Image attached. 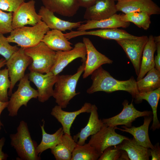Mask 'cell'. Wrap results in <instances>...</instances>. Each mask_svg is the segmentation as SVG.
Returning a JSON list of instances; mask_svg holds the SVG:
<instances>
[{"instance_id": "obj_27", "label": "cell", "mask_w": 160, "mask_h": 160, "mask_svg": "<svg viewBox=\"0 0 160 160\" xmlns=\"http://www.w3.org/2000/svg\"><path fill=\"white\" fill-rule=\"evenodd\" d=\"M77 145L71 134L65 133L61 141L51 149L56 160H71L72 153Z\"/></svg>"}, {"instance_id": "obj_4", "label": "cell", "mask_w": 160, "mask_h": 160, "mask_svg": "<svg viewBox=\"0 0 160 160\" xmlns=\"http://www.w3.org/2000/svg\"><path fill=\"white\" fill-rule=\"evenodd\" d=\"M50 30L41 21L31 27L24 26L14 29L7 37L9 42L15 43L20 47H31L41 41L44 35Z\"/></svg>"}, {"instance_id": "obj_3", "label": "cell", "mask_w": 160, "mask_h": 160, "mask_svg": "<svg viewBox=\"0 0 160 160\" xmlns=\"http://www.w3.org/2000/svg\"><path fill=\"white\" fill-rule=\"evenodd\" d=\"M85 62H82L74 74L57 76L52 96L57 105L62 108H66L70 101L80 93H76V89L79 80L84 71Z\"/></svg>"}, {"instance_id": "obj_15", "label": "cell", "mask_w": 160, "mask_h": 160, "mask_svg": "<svg viewBox=\"0 0 160 160\" xmlns=\"http://www.w3.org/2000/svg\"><path fill=\"white\" fill-rule=\"evenodd\" d=\"M117 11L125 14L144 12L150 16L160 13V7L152 0H122L116 4Z\"/></svg>"}, {"instance_id": "obj_42", "label": "cell", "mask_w": 160, "mask_h": 160, "mask_svg": "<svg viewBox=\"0 0 160 160\" xmlns=\"http://www.w3.org/2000/svg\"><path fill=\"white\" fill-rule=\"evenodd\" d=\"M8 104V101L3 102L0 101V126H3V125L0 120L1 114L3 110L6 108H7Z\"/></svg>"}, {"instance_id": "obj_7", "label": "cell", "mask_w": 160, "mask_h": 160, "mask_svg": "<svg viewBox=\"0 0 160 160\" xmlns=\"http://www.w3.org/2000/svg\"><path fill=\"white\" fill-rule=\"evenodd\" d=\"M32 61L31 58L27 55L25 49L20 47L7 61L6 65L11 82L8 92L11 96L15 84L25 76L27 67Z\"/></svg>"}, {"instance_id": "obj_28", "label": "cell", "mask_w": 160, "mask_h": 160, "mask_svg": "<svg viewBox=\"0 0 160 160\" xmlns=\"http://www.w3.org/2000/svg\"><path fill=\"white\" fill-rule=\"evenodd\" d=\"M160 98V87L154 90L146 92H139L137 103L141 102L143 100L147 101L152 110L153 123L151 129L154 131L160 128V123L157 115L158 103Z\"/></svg>"}, {"instance_id": "obj_32", "label": "cell", "mask_w": 160, "mask_h": 160, "mask_svg": "<svg viewBox=\"0 0 160 160\" xmlns=\"http://www.w3.org/2000/svg\"><path fill=\"white\" fill-rule=\"evenodd\" d=\"M121 20L125 22H132L140 28L147 30L151 23L150 16L144 12H134L122 14Z\"/></svg>"}, {"instance_id": "obj_11", "label": "cell", "mask_w": 160, "mask_h": 160, "mask_svg": "<svg viewBox=\"0 0 160 160\" xmlns=\"http://www.w3.org/2000/svg\"><path fill=\"white\" fill-rule=\"evenodd\" d=\"M86 56L85 45L81 42L76 44L69 50L56 51L55 62L50 72L58 75L69 63L77 58H80L82 62H85Z\"/></svg>"}, {"instance_id": "obj_5", "label": "cell", "mask_w": 160, "mask_h": 160, "mask_svg": "<svg viewBox=\"0 0 160 160\" xmlns=\"http://www.w3.org/2000/svg\"><path fill=\"white\" fill-rule=\"evenodd\" d=\"M25 52L32 59L28 67L30 71L42 74L50 72L55 62L56 51L41 41L35 46L25 49Z\"/></svg>"}, {"instance_id": "obj_29", "label": "cell", "mask_w": 160, "mask_h": 160, "mask_svg": "<svg viewBox=\"0 0 160 160\" xmlns=\"http://www.w3.org/2000/svg\"><path fill=\"white\" fill-rule=\"evenodd\" d=\"M43 122V125H40L42 135L41 140L36 148L37 153L39 156L45 151L49 149H51L58 144L61 141L64 134L62 127L59 128L53 134L47 133L44 129V120Z\"/></svg>"}, {"instance_id": "obj_44", "label": "cell", "mask_w": 160, "mask_h": 160, "mask_svg": "<svg viewBox=\"0 0 160 160\" xmlns=\"http://www.w3.org/2000/svg\"><path fill=\"white\" fill-rule=\"evenodd\" d=\"M114 1H121V0H114Z\"/></svg>"}, {"instance_id": "obj_1", "label": "cell", "mask_w": 160, "mask_h": 160, "mask_svg": "<svg viewBox=\"0 0 160 160\" xmlns=\"http://www.w3.org/2000/svg\"><path fill=\"white\" fill-rule=\"evenodd\" d=\"M92 84L87 92L93 94L98 91L111 93L117 91H124L130 94L137 103L139 92L136 81L132 76L127 80L121 81L114 78L110 73L101 66L95 70L91 75Z\"/></svg>"}, {"instance_id": "obj_22", "label": "cell", "mask_w": 160, "mask_h": 160, "mask_svg": "<svg viewBox=\"0 0 160 160\" xmlns=\"http://www.w3.org/2000/svg\"><path fill=\"white\" fill-rule=\"evenodd\" d=\"M45 8L61 16L72 17L80 7L78 0H41Z\"/></svg>"}, {"instance_id": "obj_43", "label": "cell", "mask_w": 160, "mask_h": 160, "mask_svg": "<svg viewBox=\"0 0 160 160\" xmlns=\"http://www.w3.org/2000/svg\"><path fill=\"white\" fill-rule=\"evenodd\" d=\"M6 62L5 59L1 58L0 59V68L6 65Z\"/></svg>"}, {"instance_id": "obj_19", "label": "cell", "mask_w": 160, "mask_h": 160, "mask_svg": "<svg viewBox=\"0 0 160 160\" xmlns=\"http://www.w3.org/2000/svg\"><path fill=\"white\" fill-rule=\"evenodd\" d=\"M97 110L95 104H92L87 123L79 132L73 136V139L77 145L84 144L89 136L96 134L103 126L104 124L102 120L99 119Z\"/></svg>"}, {"instance_id": "obj_9", "label": "cell", "mask_w": 160, "mask_h": 160, "mask_svg": "<svg viewBox=\"0 0 160 160\" xmlns=\"http://www.w3.org/2000/svg\"><path fill=\"white\" fill-rule=\"evenodd\" d=\"M122 104L123 108L121 111L111 118L103 119L102 120L104 124L113 127L123 125L129 128L132 126V123L137 118L153 115L151 111H141L137 110L134 106L132 101L129 104L127 100H125Z\"/></svg>"}, {"instance_id": "obj_25", "label": "cell", "mask_w": 160, "mask_h": 160, "mask_svg": "<svg viewBox=\"0 0 160 160\" xmlns=\"http://www.w3.org/2000/svg\"><path fill=\"white\" fill-rule=\"evenodd\" d=\"M41 41L55 51H66L72 49V44L68 41L62 31L57 30H49Z\"/></svg>"}, {"instance_id": "obj_17", "label": "cell", "mask_w": 160, "mask_h": 160, "mask_svg": "<svg viewBox=\"0 0 160 160\" xmlns=\"http://www.w3.org/2000/svg\"><path fill=\"white\" fill-rule=\"evenodd\" d=\"M83 35L96 36L103 39L116 41L126 39H135L137 37L125 31L117 28L101 29L90 31H71L66 34V36L68 39Z\"/></svg>"}, {"instance_id": "obj_8", "label": "cell", "mask_w": 160, "mask_h": 160, "mask_svg": "<svg viewBox=\"0 0 160 160\" xmlns=\"http://www.w3.org/2000/svg\"><path fill=\"white\" fill-rule=\"evenodd\" d=\"M115 127L104 124L95 134L91 135L88 143L96 150L100 156L107 148L117 145L124 139L129 138L117 133Z\"/></svg>"}, {"instance_id": "obj_38", "label": "cell", "mask_w": 160, "mask_h": 160, "mask_svg": "<svg viewBox=\"0 0 160 160\" xmlns=\"http://www.w3.org/2000/svg\"><path fill=\"white\" fill-rule=\"evenodd\" d=\"M152 160H160V147L159 143L154 145L153 149L149 148Z\"/></svg>"}, {"instance_id": "obj_34", "label": "cell", "mask_w": 160, "mask_h": 160, "mask_svg": "<svg viewBox=\"0 0 160 160\" xmlns=\"http://www.w3.org/2000/svg\"><path fill=\"white\" fill-rule=\"evenodd\" d=\"M7 68L0 70V101H8V89L11 85Z\"/></svg>"}, {"instance_id": "obj_40", "label": "cell", "mask_w": 160, "mask_h": 160, "mask_svg": "<svg viewBox=\"0 0 160 160\" xmlns=\"http://www.w3.org/2000/svg\"><path fill=\"white\" fill-rule=\"evenodd\" d=\"M98 0H78L80 7L86 8L94 4Z\"/></svg>"}, {"instance_id": "obj_36", "label": "cell", "mask_w": 160, "mask_h": 160, "mask_svg": "<svg viewBox=\"0 0 160 160\" xmlns=\"http://www.w3.org/2000/svg\"><path fill=\"white\" fill-rule=\"evenodd\" d=\"M12 12L7 13L0 9V33H8L12 31Z\"/></svg>"}, {"instance_id": "obj_30", "label": "cell", "mask_w": 160, "mask_h": 160, "mask_svg": "<svg viewBox=\"0 0 160 160\" xmlns=\"http://www.w3.org/2000/svg\"><path fill=\"white\" fill-rule=\"evenodd\" d=\"M147 73L145 77L136 81L139 92H148L160 87V71L154 67Z\"/></svg>"}, {"instance_id": "obj_33", "label": "cell", "mask_w": 160, "mask_h": 160, "mask_svg": "<svg viewBox=\"0 0 160 160\" xmlns=\"http://www.w3.org/2000/svg\"><path fill=\"white\" fill-rule=\"evenodd\" d=\"M98 160H129L125 151L117 148L115 146L106 148L98 159Z\"/></svg>"}, {"instance_id": "obj_12", "label": "cell", "mask_w": 160, "mask_h": 160, "mask_svg": "<svg viewBox=\"0 0 160 160\" xmlns=\"http://www.w3.org/2000/svg\"><path fill=\"white\" fill-rule=\"evenodd\" d=\"M35 4L34 0L25 2L13 13L12 22L13 30L27 25L34 26L42 21L41 16L36 11Z\"/></svg>"}, {"instance_id": "obj_21", "label": "cell", "mask_w": 160, "mask_h": 160, "mask_svg": "<svg viewBox=\"0 0 160 160\" xmlns=\"http://www.w3.org/2000/svg\"><path fill=\"white\" fill-rule=\"evenodd\" d=\"M144 122L143 125L139 127L132 126L127 127L125 126H121L123 129L115 127L116 129L126 132L131 134L137 143L144 147L153 149L154 145L151 143L148 135L149 125L153 120L152 115L144 117Z\"/></svg>"}, {"instance_id": "obj_24", "label": "cell", "mask_w": 160, "mask_h": 160, "mask_svg": "<svg viewBox=\"0 0 160 160\" xmlns=\"http://www.w3.org/2000/svg\"><path fill=\"white\" fill-rule=\"evenodd\" d=\"M115 146L117 148L126 151L129 160H149L151 156L149 148L139 145L133 137L124 139Z\"/></svg>"}, {"instance_id": "obj_14", "label": "cell", "mask_w": 160, "mask_h": 160, "mask_svg": "<svg viewBox=\"0 0 160 160\" xmlns=\"http://www.w3.org/2000/svg\"><path fill=\"white\" fill-rule=\"evenodd\" d=\"M83 42L86 47L87 55L82 76L83 79L87 77L102 65L112 63L113 61L97 51L89 38L83 37Z\"/></svg>"}, {"instance_id": "obj_31", "label": "cell", "mask_w": 160, "mask_h": 160, "mask_svg": "<svg viewBox=\"0 0 160 160\" xmlns=\"http://www.w3.org/2000/svg\"><path fill=\"white\" fill-rule=\"evenodd\" d=\"M100 156L95 149L88 143L77 144L72 153L71 160H96Z\"/></svg>"}, {"instance_id": "obj_39", "label": "cell", "mask_w": 160, "mask_h": 160, "mask_svg": "<svg viewBox=\"0 0 160 160\" xmlns=\"http://www.w3.org/2000/svg\"><path fill=\"white\" fill-rule=\"evenodd\" d=\"M156 45L157 55L154 57L155 67L160 71V41L155 42Z\"/></svg>"}, {"instance_id": "obj_26", "label": "cell", "mask_w": 160, "mask_h": 160, "mask_svg": "<svg viewBox=\"0 0 160 160\" xmlns=\"http://www.w3.org/2000/svg\"><path fill=\"white\" fill-rule=\"evenodd\" d=\"M156 49L154 36L151 35L143 50L140 72L136 81L143 78L149 71L155 67L154 54Z\"/></svg>"}, {"instance_id": "obj_23", "label": "cell", "mask_w": 160, "mask_h": 160, "mask_svg": "<svg viewBox=\"0 0 160 160\" xmlns=\"http://www.w3.org/2000/svg\"><path fill=\"white\" fill-rule=\"evenodd\" d=\"M121 14H115L112 16L99 20H87L77 28V31H87L96 28L109 29L122 27L125 28L130 24L129 22L122 21Z\"/></svg>"}, {"instance_id": "obj_45", "label": "cell", "mask_w": 160, "mask_h": 160, "mask_svg": "<svg viewBox=\"0 0 160 160\" xmlns=\"http://www.w3.org/2000/svg\"><path fill=\"white\" fill-rule=\"evenodd\" d=\"M1 126H0V130H1Z\"/></svg>"}, {"instance_id": "obj_10", "label": "cell", "mask_w": 160, "mask_h": 160, "mask_svg": "<svg viewBox=\"0 0 160 160\" xmlns=\"http://www.w3.org/2000/svg\"><path fill=\"white\" fill-rule=\"evenodd\" d=\"M148 39L147 36H137L135 39L116 41L122 48L132 63L137 76L140 72L143 50Z\"/></svg>"}, {"instance_id": "obj_6", "label": "cell", "mask_w": 160, "mask_h": 160, "mask_svg": "<svg viewBox=\"0 0 160 160\" xmlns=\"http://www.w3.org/2000/svg\"><path fill=\"white\" fill-rule=\"evenodd\" d=\"M28 74L25 75L20 81L17 90L12 93L7 107L9 116H17L20 108L23 105L26 107L28 102L32 98L38 97L37 90L32 88L30 84Z\"/></svg>"}, {"instance_id": "obj_2", "label": "cell", "mask_w": 160, "mask_h": 160, "mask_svg": "<svg viewBox=\"0 0 160 160\" xmlns=\"http://www.w3.org/2000/svg\"><path fill=\"white\" fill-rule=\"evenodd\" d=\"M16 133L9 137L10 144L15 150L20 160H40L41 158L36 152L37 143L31 137L27 123L21 121Z\"/></svg>"}, {"instance_id": "obj_16", "label": "cell", "mask_w": 160, "mask_h": 160, "mask_svg": "<svg viewBox=\"0 0 160 160\" xmlns=\"http://www.w3.org/2000/svg\"><path fill=\"white\" fill-rule=\"evenodd\" d=\"M117 11L114 0H98L86 8L84 18L87 20H99L112 16Z\"/></svg>"}, {"instance_id": "obj_41", "label": "cell", "mask_w": 160, "mask_h": 160, "mask_svg": "<svg viewBox=\"0 0 160 160\" xmlns=\"http://www.w3.org/2000/svg\"><path fill=\"white\" fill-rule=\"evenodd\" d=\"M5 139L4 137H2L0 139V160H6L8 156L5 153L2 151L3 147L4 145Z\"/></svg>"}, {"instance_id": "obj_37", "label": "cell", "mask_w": 160, "mask_h": 160, "mask_svg": "<svg viewBox=\"0 0 160 160\" xmlns=\"http://www.w3.org/2000/svg\"><path fill=\"white\" fill-rule=\"evenodd\" d=\"M25 0H0V9L14 12Z\"/></svg>"}, {"instance_id": "obj_13", "label": "cell", "mask_w": 160, "mask_h": 160, "mask_svg": "<svg viewBox=\"0 0 160 160\" xmlns=\"http://www.w3.org/2000/svg\"><path fill=\"white\" fill-rule=\"evenodd\" d=\"M58 75H55L51 72L44 74L30 71L28 74L29 79L37 88V98L39 101L44 103L52 96L53 87L56 81Z\"/></svg>"}, {"instance_id": "obj_20", "label": "cell", "mask_w": 160, "mask_h": 160, "mask_svg": "<svg viewBox=\"0 0 160 160\" xmlns=\"http://www.w3.org/2000/svg\"><path fill=\"white\" fill-rule=\"evenodd\" d=\"M38 14L49 29L65 31L67 30L78 28L81 24V21L71 22L62 20L56 16L54 13L44 6H41L39 11Z\"/></svg>"}, {"instance_id": "obj_35", "label": "cell", "mask_w": 160, "mask_h": 160, "mask_svg": "<svg viewBox=\"0 0 160 160\" xmlns=\"http://www.w3.org/2000/svg\"><path fill=\"white\" fill-rule=\"evenodd\" d=\"M7 37L0 33V55L7 60L19 48L17 46H12L9 44Z\"/></svg>"}, {"instance_id": "obj_18", "label": "cell", "mask_w": 160, "mask_h": 160, "mask_svg": "<svg viewBox=\"0 0 160 160\" xmlns=\"http://www.w3.org/2000/svg\"><path fill=\"white\" fill-rule=\"evenodd\" d=\"M92 105L90 103H85L79 109L69 112L63 110L62 108L57 105L52 108L51 114L61 124L64 133L71 134V128L76 117L82 113H90Z\"/></svg>"}]
</instances>
